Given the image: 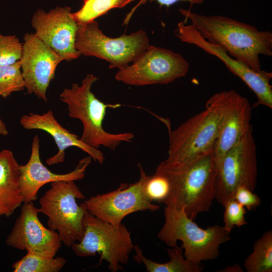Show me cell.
<instances>
[{
	"label": "cell",
	"instance_id": "1",
	"mask_svg": "<svg viewBox=\"0 0 272 272\" xmlns=\"http://www.w3.org/2000/svg\"><path fill=\"white\" fill-rule=\"evenodd\" d=\"M217 171L213 150L184 162L162 161L156 173L167 179L169 190L161 203L183 210L195 220L199 213L209 211L216 198Z\"/></svg>",
	"mask_w": 272,
	"mask_h": 272
},
{
	"label": "cell",
	"instance_id": "2",
	"mask_svg": "<svg viewBox=\"0 0 272 272\" xmlns=\"http://www.w3.org/2000/svg\"><path fill=\"white\" fill-rule=\"evenodd\" d=\"M180 13L195 27L199 35L211 44L222 47L231 57L260 72V55H272V33L232 18L206 16L180 9Z\"/></svg>",
	"mask_w": 272,
	"mask_h": 272
},
{
	"label": "cell",
	"instance_id": "3",
	"mask_svg": "<svg viewBox=\"0 0 272 272\" xmlns=\"http://www.w3.org/2000/svg\"><path fill=\"white\" fill-rule=\"evenodd\" d=\"M93 74H88L81 85L73 84L64 89L60 95V100L67 105L69 116L80 120L83 131L80 140L86 145L98 149L100 146L114 150L122 142H130L134 137L130 132L112 133L102 126L106 110L117 108L120 104H106L98 99L91 91L98 80Z\"/></svg>",
	"mask_w": 272,
	"mask_h": 272
},
{
	"label": "cell",
	"instance_id": "4",
	"mask_svg": "<svg viewBox=\"0 0 272 272\" xmlns=\"http://www.w3.org/2000/svg\"><path fill=\"white\" fill-rule=\"evenodd\" d=\"M225 106V91L210 97L203 110L173 130H169L166 160L180 162L213 150Z\"/></svg>",
	"mask_w": 272,
	"mask_h": 272
},
{
	"label": "cell",
	"instance_id": "5",
	"mask_svg": "<svg viewBox=\"0 0 272 272\" xmlns=\"http://www.w3.org/2000/svg\"><path fill=\"white\" fill-rule=\"evenodd\" d=\"M164 217L158 238L171 247L181 241L184 256L190 261L201 263L217 258L220 245L231 239L223 226L215 225L202 229L183 210L166 206Z\"/></svg>",
	"mask_w": 272,
	"mask_h": 272
},
{
	"label": "cell",
	"instance_id": "6",
	"mask_svg": "<svg viewBox=\"0 0 272 272\" xmlns=\"http://www.w3.org/2000/svg\"><path fill=\"white\" fill-rule=\"evenodd\" d=\"M84 235L78 243L71 246L75 254L80 257L100 255L102 260L108 263L111 272L123 270L120 264L128 262L129 255L134 249L131 232L124 224L114 226L91 214L88 210L83 218Z\"/></svg>",
	"mask_w": 272,
	"mask_h": 272
},
{
	"label": "cell",
	"instance_id": "7",
	"mask_svg": "<svg viewBox=\"0 0 272 272\" xmlns=\"http://www.w3.org/2000/svg\"><path fill=\"white\" fill-rule=\"evenodd\" d=\"M74 180L50 183V188L39 200V213L46 215L49 228L57 231L59 238L70 247L79 242L84 235L83 218L87 211L83 202L79 206L76 199L85 196Z\"/></svg>",
	"mask_w": 272,
	"mask_h": 272
},
{
	"label": "cell",
	"instance_id": "8",
	"mask_svg": "<svg viewBox=\"0 0 272 272\" xmlns=\"http://www.w3.org/2000/svg\"><path fill=\"white\" fill-rule=\"evenodd\" d=\"M75 46L81 54L94 56L120 70L132 63L150 45L146 32L139 30L117 38L105 35L95 20L78 24Z\"/></svg>",
	"mask_w": 272,
	"mask_h": 272
},
{
	"label": "cell",
	"instance_id": "9",
	"mask_svg": "<svg viewBox=\"0 0 272 272\" xmlns=\"http://www.w3.org/2000/svg\"><path fill=\"white\" fill-rule=\"evenodd\" d=\"M189 69L180 54L150 45L131 64L118 70L115 78L135 86L168 84L185 76Z\"/></svg>",
	"mask_w": 272,
	"mask_h": 272
},
{
	"label": "cell",
	"instance_id": "10",
	"mask_svg": "<svg viewBox=\"0 0 272 272\" xmlns=\"http://www.w3.org/2000/svg\"><path fill=\"white\" fill-rule=\"evenodd\" d=\"M252 128L225 155L218 169L216 199L223 207L236 189L244 186L254 191L257 184L256 144Z\"/></svg>",
	"mask_w": 272,
	"mask_h": 272
},
{
	"label": "cell",
	"instance_id": "11",
	"mask_svg": "<svg viewBox=\"0 0 272 272\" xmlns=\"http://www.w3.org/2000/svg\"><path fill=\"white\" fill-rule=\"evenodd\" d=\"M140 178L134 183H121L114 190L98 194L85 200L87 210L99 219L118 226L127 215L138 211H158L159 206L148 198L146 184L149 178L142 165L138 163Z\"/></svg>",
	"mask_w": 272,
	"mask_h": 272
},
{
	"label": "cell",
	"instance_id": "12",
	"mask_svg": "<svg viewBox=\"0 0 272 272\" xmlns=\"http://www.w3.org/2000/svg\"><path fill=\"white\" fill-rule=\"evenodd\" d=\"M175 35L182 42L194 45L207 53L220 59L235 76L240 78L255 94L257 101L254 107L263 105L272 108V74L264 71L255 72L243 62L231 57L222 47L203 38L191 24L179 22Z\"/></svg>",
	"mask_w": 272,
	"mask_h": 272
},
{
	"label": "cell",
	"instance_id": "13",
	"mask_svg": "<svg viewBox=\"0 0 272 272\" xmlns=\"http://www.w3.org/2000/svg\"><path fill=\"white\" fill-rule=\"evenodd\" d=\"M72 14L69 7H56L48 12L38 9L31 19L36 36L66 61L81 55L75 46L78 24Z\"/></svg>",
	"mask_w": 272,
	"mask_h": 272
},
{
	"label": "cell",
	"instance_id": "14",
	"mask_svg": "<svg viewBox=\"0 0 272 272\" xmlns=\"http://www.w3.org/2000/svg\"><path fill=\"white\" fill-rule=\"evenodd\" d=\"M61 57L35 34L26 33L20 59L25 87L29 94L47 100L46 92Z\"/></svg>",
	"mask_w": 272,
	"mask_h": 272
},
{
	"label": "cell",
	"instance_id": "15",
	"mask_svg": "<svg viewBox=\"0 0 272 272\" xmlns=\"http://www.w3.org/2000/svg\"><path fill=\"white\" fill-rule=\"evenodd\" d=\"M39 213L33 201L24 202L6 243L28 253L54 257L62 242L57 232L46 228L41 223L38 216Z\"/></svg>",
	"mask_w": 272,
	"mask_h": 272
},
{
	"label": "cell",
	"instance_id": "16",
	"mask_svg": "<svg viewBox=\"0 0 272 272\" xmlns=\"http://www.w3.org/2000/svg\"><path fill=\"white\" fill-rule=\"evenodd\" d=\"M251 107L248 100L234 90L225 91V106L213 149L217 168L228 151L251 128Z\"/></svg>",
	"mask_w": 272,
	"mask_h": 272
},
{
	"label": "cell",
	"instance_id": "17",
	"mask_svg": "<svg viewBox=\"0 0 272 272\" xmlns=\"http://www.w3.org/2000/svg\"><path fill=\"white\" fill-rule=\"evenodd\" d=\"M39 142V137L36 135L32 143L31 153L28 162L25 165H20V184L24 198V203L36 200L39 190L46 183L59 180L83 179L87 168L92 161V158L89 155L80 160L73 171L65 174L53 173L41 161Z\"/></svg>",
	"mask_w": 272,
	"mask_h": 272
},
{
	"label": "cell",
	"instance_id": "18",
	"mask_svg": "<svg viewBox=\"0 0 272 272\" xmlns=\"http://www.w3.org/2000/svg\"><path fill=\"white\" fill-rule=\"evenodd\" d=\"M20 122L25 129L42 130L54 139L58 151L55 155L46 160V163L48 165L63 162L65 150L71 147L81 149L100 164H103L105 160L101 151L86 145L76 134L62 127L55 118L51 110L43 114L31 113L24 115L21 117Z\"/></svg>",
	"mask_w": 272,
	"mask_h": 272
},
{
	"label": "cell",
	"instance_id": "19",
	"mask_svg": "<svg viewBox=\"0 0 272 272\" xmlns=\"http://www.w3.org/2000/svg\"><path fill=\"white\" fill-rule=\"evenodd\" d=\"M20 165L12 151L0 152V216L9 217L24 202L20 184Z\"/></svg>",
	"mask_w": 272,
	"mask_h": 272
},
{
	"label": "cell",
	"instance_id": "20",
	"mask_svg": "<svg viewBox=\"0 0 272 272\" xmlns=\"http://www.w3.org/2000/svg\"><path fill=\"white\" fill-rule=\"evenodd\" d=\"M134 259L139 264L143 263L148 272H201L204 268L201 263L187 260L183 254V250L177 245L168 249L170 260L166 263H158L147 258L138 245H134Z\"/></svg>",
	"mask_w": 272,
	"mask_h": 272
},
{
	"label": "cell",
	"instance_id": "21",
	"mask_svg": "<svg viewBox=\"0 0 272 272\" xmlns=\"http://www.w3.org/2000/svg\"><path fill=\"white\" fill-rule=\"evenodd\" d=\"M248 272L272 271V231L268 230L254 243L253 251L245 259Z\"/></svg>",
	"mask_w": 272,
	"mask_h": 272
},
{
	"label": "cell",
	"instance_id": "22",
	"mask_svg": "<svg viewBox=\"0 0 272 272\" xmlns=\"http://www.w3.org/2000/svg\"><path fill=\"white\" fill-rule=\"evenodd\" d=\"M65 263L62 257H48L27 252L12 267L15 272H58Z\"/></svg>",
	"mask_w": 272,
	"mask_h": 272
},
{
	"label": "cell",
	"instance_id": "23",
	"mask_svg": "<svg viewBox=\"0 0 272 272\" xmlns=\"http://www.w3.org/2000/svg\"><path fill=\"white\" fill-rule=\"evenodd\" d=\"M134 0H84L82 8L72 15L78 24L95 21L114 8H121Z\"/></svg>",
	"mask_w": 272,
	"mask_h": 272
},
{
	"label": "cell",
	"instance_id": "24",
	"mask_svg": "<svg viewBox=\"0 0 272 272\" xmlns=\"http://www.w3.org/2000/svg\"><path fill=\"white\" fill-rule=\"evenodd\" d=\"M25 88L20 60L12 64L0 66V96L6 98Z\"/></svg>",
	"mask_w": 272,
	"mask_h": 272
},
{
	"label": "cell",
	"instance_id": "25",
	"mask_svg": "<svg viewBox=\"0 0 272 272\" xmlns=\"http://www.w3.org/2000/svg\"><path fill=\"white\" fill-rule=\"evenodd\" d=\"M22 51V43L15 35L5 36L0 33V66L19 61Z\"/></svg>",
	"mask_w": 272,
	"mask_h": 272
},
{
	"label": "cell",
	"instance_id": "26",
	"mask_svg": "<svg viewBox=\"0 0 272 272\" xmlns=\"http://www.w3.org/2000/svg\"><path fill=\"white\" fill-rule=\"evenodd\" d=\"M224 207L223 227L229 234L235 226L240 227L247 224L245 219L246 209L236 200L230 199Z\"/></svg>",
	"mask_w": 272,
	"mask_h": 272
},
{
	"label": "cell",
	"instance_id": "27",
	"mask_svg": "<svg viewBox=\"0 0 272 272\" xmlns=\"http://www.w3.org/2000/svg\"><path fill=\"white\" fill-rule=\"evenodd\" d=\"M169 190L167 179L162 175L156 173L150 176L146 184L147 196L151 201L161 202L167 196Z\"/></svg>",
	"mask_w": 272,
	"mask_h": 272
},
{
	"label": "cell",
	"instance_id": "28",
	"mask_svg": "<svg viewBox=\"0 0 272 272\" xmlns=\"http://www.w3.org/2000/svg\"><path fill=\"white\" fill-rule=\"evenodd\" d=\"M233 198L249 211L256 209L261 205L259 196L244 186H239L236 189Z\"/></svg>",
	"mask_w": 272,
	"mask_h": 272
},
{
	"label": "cell",
	"instance_id": "29",
	"mask_svg": "<svg viewBox=\"0 0 272 272\" xmlns=\"http://www.w3.org/2000/svg\"><path fill=\"white\" fill-rule=\"evenodd\" d=\"M148 1H150V2L156 1L160 5V6H166L168 8L179 2H188L190 4L191 6L194 5H200L204 2V0H140L139 2L131 10L129 13L126 15V17L123 21V25L127 24L131 19L132 15L137 8L142 5L145 4Z\"/></svg>",
	"mask_w": 272,
	"mask_h": 272
},
{
	"label": "cell",
	"instance_id": "30",
	"mask_svg": "<svg viewBox=\"0 0 272 272\" xmlns=\"http://www.w3.org/2000/svg\"><path fill=\"white\" fill-rule=\"evenodd\" d=\"M222 272H243L241 267L237 263H235L234 265L227 266L225 268L220 270Z\"/></svg>",
	"mask_w": 272,
	"mask_h": 272
},
{
	"label": "cell",
	"instance_id": "31",
	"mask_svg": "<svg viewBox=\"0 0 272 272\" xmlns=\"http://www.w3.org/2000/svg\"><path fill=\"white\" fill-rule=\"evenodd\" d=\"M8 134V130L5 123L0 118V134L6 136Z\"/></svg>",
	"mask_w": 272,
	"mask_h": 272
}]
</instances>
